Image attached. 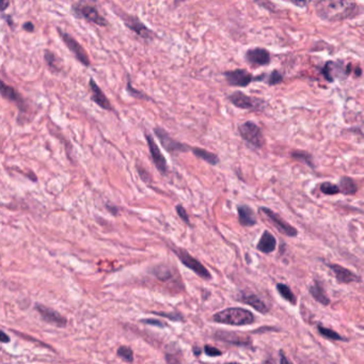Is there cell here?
Returning <instances> with one entry per match:
<instances>
[{"mask_svg": "<svg viewBox=\"0 0 364 364\" xmlns=\"http://www.w3.org/2000/svg\"><path fill=\"white\" fill-rule=\"evenodd\" d=\"M315 11L319 18L328 21H339L355 16L358 5L355 0H318Z\"/></svg>", "mask_w": 364, "mask_h": 364, "instance_id": "1", "label": "cell"}, {"mask_svg": "<svg viewBox=\"0 0 364 364\" xmlns=\"http://www.w3.org/2000/svg\"><path fill=\"white\" fill-rule=\"evenodd\" d=\"M213 320L215 323L229 326H247L254 323L255 316L249 310L236 306L216 313L213 316Z\"/></svg>", "mask_w": 364, "mask_h": 364, "instance_id": "2", "label": "cell"}, {"mask_svg": "<svg viewBox=\"0 0 364 364\" xmlns=\"http://www.w3.org/2000/svg\"><path fill=\"white\" fill-rule=\"evenodd\" d=\"M173 252L177 256L184 266H186L190 270L194 271V273L202 278L204 280H212V275L208 270L203 264L200 263L196 258H194L186 249H183L180 247H172Z\"/></svg>", "mask_w": 364, "mask_h": 364, "instance_id": "3", "label": "cell"}, {"mask_svg": "<svg viewBox=\"0 0 364 364\" xmlns=\"http://www.w3.org/2000/svg\"><path fill=\"white\" fill-rule=\"evenodd\" d=\"M238 131L241 138L252 147L262 148L264 145H265V139H264L261 128L254 122L248 121V122L242 123L241 125H239Z\"/></svg>", "mask_w": 364, "mask_h": 364, "instance_id": "4", "label": "cell"}, {"mask_svg": "<svg viewBox=\"0 0 364 364\" xmlns=\"http://www.w3.org/2000/svg\"><path fill=\"white\" fill-rule=\"evenodd\" d=\"M259 211L267 218L269 222L273 224L278 231L284 234L285 236L295 237L298 235V231L295 227L291 225L289 222H287V221H285L281 216L278 215V214L275 213L273 210H270L268 208H260Z\"/></svg>", "mask_w": 364, "mask_h": 364, "instance_id": "5", "label": "cell"}, {"mask_svg": "<svg viewBox=\"0 0 364 364\" xmlns=\"http://www.w3.org/2000/svg\"><path fill=\"white\" fill-rule=\"evenodd\" d=\"M35 310L38 311L41 318L44 320L45 323L56 326L58 328L67 327L68 325L67 317L61 315V314L59 312H57L56 310L49 308V306H46L44 304H40V303L35 304Z\"/></svg>", "mask_w": 364, "mask_h": 364, "instance_id": "6", "label": "cell"}, {"mask_svg": "<svg viewBox=\"0 0 364 364\" xmlns=\"http://www.w3.org/2000/svg\"><path fill=\"white\" fill-rule=\"evenodd\" d=\"M58 31H59L61 39L64 42V44H66L70 51L74 54V56L76 57V59L79 61L81 64H83L84 67H89L90 66V59H89L87 53H85V51L81 47V45L79 44V43H78L72 37V35H70L69 33L63 32L60 29H58Z\"/></svg>", "mask_w": 364, "mask_h": 364, "instance_id": "7", "label": "cell"}, {"mask_svg": "<svg viewBox=\"0 0 364 364\" xmlns=\"http://www.w3.org/2000/svg\"><path fill=\"white\" fill-rule=\"evenodd\" d=\"M157 137H158L161 146L165 147L169 153H180V152H187L189 148L188 146L183 145L181 142L174 140L170 137V135L160 127H156L154 130Z\"/></svg>", "mask_w": 364, "mask_h": 364, "instance_id": "8", "label": "cell"}, {"mask_svg": "<svg viewBox=\"0 0 364 364\" xmlns=\"http://www.w3.org/2000/svg\"><path fill=\"white\" fill-rule=\"evenodd\" d=\"M146 138L147 146L149 149V154H151L152 156V160L154 162V165L156 166V169L158 170L160 173L166 174L168 171V165H167V160L165 158V156H163V154L161 153L159 146H157V144L151 135L146 134Z\"/></svg>", "mask_w": 364, "mask_h": 364, "instance_id": "9", "label": "cell"}, {"mask_svg": "<svg viewBox=\"0 0 364 364\" xmlns=\"http://www.w3.org/2000/svg\"><path fill=\"white\" fill-rule=\"evenodd\" d=\"M73 10L77 16L83 17L87 20L91 21V23L96 24L101 27L107 25L106 19L97 12L94 6H91L88 4H77L74 6Z\"/></svg>", "mask_w": 364, "mask_h": 364, "instance_id": "10", "label": "cell"}, {"mask_svg": "<svg viewBox=\"0 0 364 364\" xmlns=\"http://www.w3.org/2000/svg\"><path fill=\"white\" fill-rule=\"evenodd\" d=\"M351 66H344L343 62L329 61L326 63L323 74L328 81L332 82L335 78H344L351 72Z\"/></svg>", "mask_w": 364, "mask_h": 364, "instance_id": "11", "label": "cell"}, {"mask_svg": "<svg viewBox=\"0 0 364 364\" xmlns=\"http://www.w3.org/2000/svg\"><path fill=\"white\" fill-rule=\"evenodd\" d=\"M214 337H215L217 341H221V342H223V343H227L231 345L242 346V347H248V346L252 345V342L251 340H250V338L242 337V335L236 332L219 330L215 333Z\"/></svg>", "mask_w": 364, "mask_h": 364, "instance_id": "12", "label": "cell"}, {"mask_svg": "<svg viewBox=\"0 0 364 364\" xmlns=\"http://www.w3.org/2000/svg\"><path fill=\"white\" fill-rule=\"evenodd\" d=\"M224 76L229 84L234 85V87H247L249 83H251L254 80L251 74L247 72L246 70L241 69L225 72Z\"/></svg>", "mask_w": 364, "mask_h": 364, "instance_id": "13", "label": "cell"}, {"mask_svg": "<svg viewBox=\"0 0 364 364\" xmlns=\"http://www.w3.org/2000/svg\"><path fill=\"white\" fill-rule=\"evenodd\" d=\"M327 266L333 271L335 275V279H337V282L339 284H348L362 281L360 276L356 275L352 270L341 266L339 264H327Z\"/></svg>", "mask_w": 364, "mask_h": 364, "instance_id": "14", "label": "cell"}, {"mask_svg": "<svg viewBox=\"0 0 364 364\" xmlns=\"http://www.w3.org/2000/svg\"><path fill=\"white\" fill-rule=\"evenodd\" d=\"M229 99L231 101V103L237 107V108L240 109H246V110H253L256 109V107L260 105V103L258 104L256 99L253 97H250L247 94L242 93L240 91H236L232 93V95H230Z\"/></svg>", "mask_w": 364, "mask_h": 364, "instance_id": "15", "label": "cell"}, {"mask_svg": "<svg viewBox=\"0 0 364 364\" xmlns=\"http://www.w3.org/2000/svg\"><path fill=\"white\" fill-rule=\"evenodd\" d=\"M246 59L252 66H267L270 62V54L264 48H252L247 52Z\"/></svg>", "mask_w": 364, "mask_h": 364, "instance_id": "16", "label": "cell"}, {"mask_svg": "<svg viewBox=\"0 0 364 364\" xmlns=\"http://www.w3.org/2000/svg\"><path fill=\"white\" fill-rule=\"evenodd\" d=\"M238 300L240 302H244L246 304H249L250 306H252L254 310H256L260 313L263 314H267L269 312V306L264 302V300L256 296L255 294H251V292H241V295L238 297Z\"/></svg>", "mask_w": 364, "mask_h": 364, "instance_id": "17", "label": "cell"}, {"mask_svg": "<svg viewBox=\"0 0 364 364\" xmlns=\"http://www.w3.org/2000/svg\"><path fill=\"white\" fill-rule=\"evenodd\" d=\"M123 19L125 25L130 28L132 31L137 33L139 37L144 39H151L153 37V32L149 30L145 24H142L137 17L125 16Z\"/></svg>", "mask_w": 364, "mask_h": 364, "instance_id": "18", "label": "cell"}, {"mask_svg": "<svg viewBox=\"0 0 364 364\" xmlns=\"http://www.w3.org/2000/svg\"><path fill=\"white\" fill-rule=\"evenodd\" d=\"M90 88L92 91V99L101 107V108L105 109V110H112V107L110 105V102L108 101V98L106 97V95L104 94V92L101 90V88L98 87V84L94 81V79H90L89 81Z\"/></svg>", "mask_w": 364, "mask_h": 364, "instance_id": "19", "label": "cell"}, {"mask_svg": "<svg viewBox=\"0 0 364 364\" xmlns=\"http://www.w3.org/2000/svg\"><path fill=\"white\" fill-rule=\"evenodd\" d=\"M237 211H238L239 223L242 226L250 227V226H253V225L256 224V217L254 215L252 209L250 208V206H248L246 204L238 205Z\"/></svg>", "mask_w": 364, "mask_h": 364, "instance_id": "20", "label": "cell"}, {"mask_svg": "<svg viewBox=\"0 0 364 364\" xmlns=\"http://www.w3.org/2000/svg\"><path fill=\"white\" fill-rule=\"evenodd\" d=\"M256 248H258L259 251L265 254L271 253L274 252L277 248V240L274 235L269 231H265L262 234L258 245H256Z\"/></svg>", "mask_w": 364, "mask_h": 364, "instance_id": "21", "label": "cell"}, {"mask_svg": "<svg viewBox=\"0 0 364 364\" xmlns=\"http://www.w3.org/2000/svg\"><path fill=\"white\" fill-rule=\"evenodd\" d=\"M0 94H1L3 98L8 99V101L15 103L17 106H19V108L23 107L24 104L23 97L20 96V94L15 89L11 87V85L4 83L1 79H0Z\"/></svg>", "mask_w": 364, "mask_h": 364, "instance_id": "22", "label": "cell"}, {"mask_svg": "<svg viewBox=\"0 0 364 364\" xmlns=\"http://www.w3.org/2000/svg\"><path fill=\"white\" fill-rule=\"evenodd\" d=\"M309 292H310V295L320 304H323V305L330 304V299L328 298L326 291L323 288V285L320 284L318 281H315L313 283V285H311L309 289Z\"/></svg>", "mask_w": 364, "mask_h": 364, "instance_id": "23", "label": "cell"}, {"mask_svg": "<svg viewBox=\"0 0 364 364\" xmlns=\"http://www.w3.org/2000/svg\"><path fill=\"white\" fill-rule=\"evenodd\" d=\"M191 151H192V153H194L197 157H199L200 159L204 160L205 162L210 163V165H212V166L218 165L219 161H220L219 160V157L216 154H214V153H211L209 151H206V149H204V148L194 147V148H191Z\"/></svg>", "mask_w": 364, "mask_h": 364, "instance_id": "24", "label": "cell"}, {"mask_svg": "<svg viewBox=\"0 0 364 364\" xmlns=\"http://www.w3.org/2000/svg\"><path fill=\"white\" fill-rule=\"evenodd\" d=\"M340 192H342L343 195H355L358 191V186L355 183V181L353 180L352 177L349 176H343L341 178L340 181Z\"/></svg>", "mask_w": 364, "mask_h": 364, "instance_id": "25", "label": "cell"}, {"mask_svg": "<svg viewBox=\"0 0 364 364\" xmlns=\"http://www.w3.org/2000/svg\"><path fill=\"white\" fill-rule=\"evenodd\" d=\"M277 291L281 295V297L284 299V300H287L291 305H296L297 298H296L295 294L292 292V291L291 290V288L289 287V285L284 284V283H278L277 284Z\"/></svg>", "mask_w": 364, "mask_h": 364, "instance_id": "26", "label": "cell"}, {"mask_svg": "<svg viewBox=\"0 0 364 364\" xmlns=\"http://www.w3.org/2000/svg\"><path fill=\"white\" fill-rule=\"evenodd\" d=\"M317 330L318 332L323 335V337H325L326 339L328 340H332V341H341V342H346L348 341L347 339L342 337L341 334H339L338 332H335L334 330L332 329H329V328H326L324 327L322 324H318L317 325Z\"/></svg>", "mask_w": 364, "mask_h": 364, "instance_id": "27", "label": "cell"}, {"mask_svg": "<svg viewBox=\"0 0 364 364\" xmlns=\"http://www.w3.org/2000/svg\"><path fill=\"white\" fill-rule=\"evenodd\" d=\"M291 156L295 160H299V161L304 162L305 165H308L312 169H314V167H315V166H314V162H313V157L308 152L299 151V149H298V151H292Z\"/></svg>", "mask_w": 364, "mask_h": 364, "instance_id": "28", "label": "cell"}, {"mask_svg": "<svg viewBox=\"0 0 364 364\" xmlns=\"http://www.w3.org/2000/svg\"><path fill=\"white\" fill-rule=\"evenodd\" d=\"M320 191L327 196H335V195L340 194V187L335 184H332L329 182H324L320 184Z\"/></svg>", "mask_w": 364, "mask_h": 364, "instance_id": "29", "label": "cell"}, {"mask_svg": "<svg viewBox=\"0 0 364 364\" xmlns=\"http://www.w3.org/2000/svg\"><path fill=\"white\" fill-rule=\"evenodd\" d=\"M117 355L125 362L132 363L134 361V352L133 349L128 346H120L117 351Z\"/></svg>", "mask_w": 364, "mask_h": 364, "instance_id": "30", "label": "cell"}, {"mask_svg": "<svg viewBox=\"0 0 364 364\" xmlns=\"http://www.w3.org/2000/svg\"><path fill=\"white\" fill-rule=\"evenodd\" d=\"M153 314H155V315H158V316H161V317H165V318H168L170 320H172V322H183L184 320V316L182 315L181 313L178 312H174V313H165V312H152Z\"/></svg>", "mask_w": 364, "mask_h": 364, "instance_id": "31", "label": "cell"}, {"mask_svg": "<svg viewBox=\"0 0 364 364\" xmlns=\"http://www.w3.org/2000/svg\"><path fill=\"white\" fill-rule=\"evenodd\" d=\"M45 60L46 63L48 64V67L52 69V71H59L60 67H59V60L56 58V56L51 53V52H46L45 53Z\"/></svg>", "mask_w": 364, "mask_h": 364, "instance_id": "32", "label": "cell"}, {"mask_svg": "<svg viewBox=\"0 0 364 364\" xmlns=\"http://www.w3.org/2000/svg\"><path fill=\"white\" fill-rule=\"evenodd\" d=\"M282 80H283L282 74L279 72V71L275 70L274 72H271V74L269 75L267 83L269 85H276V84H279L280 82H282Z\"/></svg>", "mask_w": 364, "mask_h": 364, "instance_id": "33", "label": "cell"}, {"mask_svg": "<svg viewBox=\"0 0 364 364\" xmlns=\"http://www.w3.org/2000/svg\"><path fill=\"white\" fill-rule=\"evenodd\" d=\"M175 211H176V213H177V215L180 216V218L184 221V222H186L188 225H191V223H190V219H189V215L187 214L186 210L184 209V206H183V205H181V204L176 205V206H175Z\"/></svg>", "mask_w": 364, "mask_h": 364, "instance_id": "34", "label": "cell"}, {"mask_svg": "<svg viewBox=\"0 0 364 364\" xmlns=\"http://www.w3.org/2000/svg\"><path fill=\"white\" fill-rule=\"evenodd\" d=\"M154 274L159 280H162V281L169 280L171 278V273L169 271V269H163L162 267H158V269L154 270Z\"/></svg>", "mask_w": 364, "mask_h": 364, "instance_id": "35", "label": "cell"}, {"mask_svg": "<svg viewBox=\"0 0 364 364\" xmlns=\"http://www.w3.org/2000/svg\"><path fill=\"white\" fill-rule=\"evenodd\" d=\"M204 353L206 356L212 357V358H215V357H220L222 355V352L219 351L218 348L211 346V345H205L204 346Z\"/></svg>", "mask_w": 364, "mask_h": 364, "instance_id": "36", "label": "cell"}, {"mask_svg": "<svg viewBox=\"0 0 364 364\" xmlns=\"http://www.w3.org/2000/svg\"><path fill=\"white\" fill-rule=\"evenodd\" d=\"M140 322L142 324H146V325H149V326H156V327H159V328H166L167 327V324L162 323L161 320L159 319H153V318H146V319H141Z\"/></svg>", "mask_w": 364, "mask_h": 364, "instance_id": "37", "label": "cell"}, {"mask_svg": "<svg viewBox=\"0 0 364 364\" xmlns=\"http://www.w3.org/2000/svg\"><path fill=\"white\" fill-rule=\"evenodd\" d=\"M137 170H138L141 180L144 182H146V183H149V181H151V174H149L145 168H142V167H138Z\"/></svg>", "mask_w": 364, "mask_h": 364, "instance_id": "38", "label": "cell"}, {"mask_svg": "<svg viewBox=\"0 0 364 364\" xmlns=\"http://www.w3.org/2000/svg\"><path fill=\"white\" fill-rule=\"evenodd\" d=\"M10 337L5 332H3L2 330H0V343H9L10 342Z\"/></svg>", "mask_w": 364, "mask_h": 364, "instance_id": "39", "label": "cell"}, {"mask_svg": "<svg viewBox=\"0 0 364 364\" xmlns=\"http://www.w3.org/2000/svg\"><path fill=\"white\" fill-rule=\"evenodd\" d=\"M127 89H128V91H130L131 92V93L134 95V94H139V98H147L146 96H145L144 94H142V93H140V92H137V91H136L135 89H133V87H132V85H131V82L130 81H128V84H127Z\"/></svg>", "mask_w": 364, "mask_h": 364, "instance_id": "40", "label": "cell"}, {"mask_svg": "<svg viewBox=\"0 0 364 364\" xmlns=\"http://www.w3.org/2000/svg\"><path fill=\"white\" fill-rule=\"evenodd\" d=\"M10 5V0H0V12H3Z\"/></svg>", "mask_w": 364, "mask_h": 364, "instance_id": "41", "label": "cell"}, {"mask_svg": "<svg viewBox=\"0 0 364 364\" xmlns=\"http://www.w3.org/2000/svg\"><path fill=\"white\" fill-rule=\"evenodd\" d=\"M24 29L28 32H33L34 31V26H33L32 23H30V21H28V23L24 24Z\"/></svg>", "mask_w": 364, "mask_h": 364, "instance_id": "42", "label": "cell"}, {"mask_svg": "<svg viewBox=\"0 0 364 364\" xmlns=\"http://www.w3.org/2000/svg\"><path fill=\"white\" fill-rule=\"evenodd\" d=\"M106 208H107V210H108L111 214H113V215H117V214H118L119 209L116 208V206H110L109 204H106Z\"/></svg>", "mask_w": 364, "mask_h": 364, "instance_id": "43", "label": "cell"}, {"mask_svg": "<svg viewBox=\"0 0 364 364\" xmlns=\"http://www.w3.org/2000/svg\"><path fill=\"white\" fill-rule=\"evenodd\" d=\"M292 1H294L299 6H304L310 2V0H292Z\"/></svg>", "mask_w": 364, "mask_h": 364, "instance_id": "44", "label": "cell"}, {"mask_svg": "<svg viewBox=\"0 0 364 364\" xmlns=\"http://www.w3.org/2000/svg\"><path fill=\"white\" fill-rule=\"evenodd\" d=\"M280 357H281V359H280V363H291V361L287 358V357H285L284 356V354H283V351H280Z\"/></svg>", "mask_w": 364, "mask_h": 364, "instance_id": "45", "label": "cell"}, {"mask_svg": "<svg viewBox=\"0 0 364 364\" xmlns=\"http://www.w3.org/2000/svg\"><path fill=\"white\" fill-rule=\"evenodd\" d=\"M192 353H194V354L198 357V356L201 355L202 349H201V348H199V347H197V346H195V347H192Z\"/></svg>", "mask_w": 364, "mask_h": 364, "instance_id": "46", "label": "cell"}, {"mask_svg": "<svg viewBox=\"0 0 364 364\" xmlns=\"http://www.w3.org/2000/svg\"><path fill=\"white\" fill-rule=\"evenodd\" d=\"M183 1H186V0H174V3L175 4H178V3H181Z\"/></svg>", "mask_w": 364, "mask_h": 364, "instance_id": "47", "label": "cell"}]
</instances>
